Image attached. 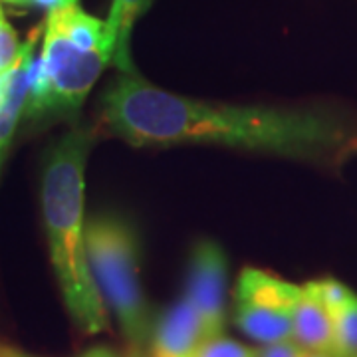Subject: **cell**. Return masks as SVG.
Masks as SVG:
<instances>
[{"label": "cell", "instance_id": "obj_1", "mask_svg": "<svg viewBox=\"0 0 357 357\" xmlns=\"http://www.w3.org/2000/svg\"><path fill=\"white\" fill-rule=\"evenodd\" d=\"M98 131L133 147L208 145L340 165L357 153V128L318 107L195 100L119 72L100 98Z\"/></svg>", "mask_w": 357, "mask_h": 357}, {"label": "cell", "instance_id": "obj_2", "mask_svg": "<svg viewBox=\"0 0 357 357\" xmlns=\"http://www.w3.org/2000/svg\"><path fill=\"white\" fill-rule=\"evenodd\" d=\"M98 129L76 123L44 157L40 203L50 262L66 310L79 332L109 328L107 306L96 286L86 250V165Z\"/></svg>", "mask_w": 357, "mask_h": 357}, {"label": "cell", "instance_id": "obj_3", "mask_svg": "<svg viewBox=\"0 0 357 357\" xmlns=\"http://www.w3.org/2000/svg\"><path fill=\"white\" fill-rule=\"evenodd\" d=\"M86 250L96 286L114 312L123 337L137 349L149 345L153 319L139 274V236L119 215L102 213L86 222Z\"/></svg>", "mask_w": 357, "mask_h": 357}, {"label": "cell", "instance_id": "obj_4", "mask_svg": "<svg viewBox=\"0 0 357 357\" xmlns=\"http://www.w3.org/2000/svg\"><path fill=\"white\" fill-rule=\"evenodd\" d=\"M107 64L105 52L82 48L46 16L22 121L44 126L76 117Z\"/></svg>", "mask_w": 357, "mask_h": 357}, {"label": "cell", "instance_id": "obj_5", "mask_svg": "<svg viewBox=\"0 0 357 357\" xmlns=\"http://www.w3.org/2000/svg\"><path fill=\"white\" fill-rule=\"evenodd\" d=\"M229 260L222 246L215 241H199L192 246L187 272V294L211 335L225 330Z\"/></svg>", "mask_w": 357, "mask_h": 357}, {"label": "cell", "instance_id": "obj_6", "mask_svg": "<svg viewBox=\"0 0 357 357\" xmlns=\"http://www.w3.org/2000/svg\"><path fill=\"white\" fill-rule=\"evenodd\" d=\"M42 32H44V24H40L30 32L26 42H22L16 62L0 77V173L6 161V155L10 151V143L24 117L26 100H28L34 62H36V48L42 40Z\"/></svg>", "mask_w": 357, "mask_h": 357}, {"label": "cell", "instance_id": "obj_7", "mask_svg": "<svg viewBox=\"0 0 357 357\" xmlns=\"http://www.w3.org/2000/svg\"><path fill=\"white\" fill-rule=\"evenodd\" d=\"M206 337H213L187 298L169 306L153 324L151 357H192Z\"/></svg>", "mask_w": 357, "mask_h": 357}, {"label": "cell", "instance_id": "obj_8", "mask_svg": "<svg viewBox=\"0 0 357 357\" xmlns=\"http://www.w3.org/2000/svg\"><path fill=\"white\" fill-rule=\"evenodd\" d=\"M302 294V286L286 282L258 268H244L236 282V304L241 306L262 307L294 312V306Z\"/></svg>", "mask_w": 357, "mask_h": 357}, {"label": "cell", "instance_id": "obj_9", "mask_svg": "<svg viewBox=\"0 0 357 357\" xmlns=\"http://www.w3.org/2000/svg\"><path fill=\"white\" fill-rule=\"evenodd\" d=\"M292 321V340L300 347L312 351L333 349L335 345L333 314L306 284L302 286V294L294 306Z\"/></svg>", "mask_w": 357, "mask_h": 357}, {"label": "cell", "instance_id": "obj_10", "mask_svg": "<svg viewBox=\"0 0 357 357\" xmlns=\"http://www.w3.org/2000/svg\"><path fill=\"white\" fill-rule=\"evenodd\" d=\"M153 0H114L112 10L105 20L107 48L112 64L119 72H135L131 58V34L139 16L147 13Z\"/></svg>", "mask_w": 357, "mask_h": 357}, {"label": "cell", "instance_id": "obj_11", "mask_svg": "<svg viewBox=\"0 0 357 357\" xmlns=\"http://www.w3.org/2000/svg\"><path fill=\"white\" fill-rule=\"evenodd\" d=\"M335 345L333 351L342 357H357V296L351 294L344 306L333 314Z\"/></svg>", "mask_w": 357, "mask_h": 357}, {"label": "cell", "instance_id": "obj_12", "mask_svg": "<svg viewBox=\"0 0 357 357\" xmlns=\"http://www.w3.org/2000/svg\"><path fill=\"white\" fill-rule=\"evenodd\" d=\"M192 357H256V349H250L241 342H234L218 333L213 337H206L197 347Z\"/></svg>", "mask_w": 357, "mask_h": 357}, {"label": "cell", "instance_id": "obj_13", "mask_svg": "<svg viewBox=\"0 0 357 357\" xmlns=\"http://www.w3.org/2000/svg\"><path fill=\"white\" fill-rule=\"evenodd\" d=\"M306 286L318 296L332 314H335L340 307L344 306L345 302L349 300V296L354 294L345 284L335 280V278H319V280L307 282Z\"/></svg>", "mask_w": 357, "mask_h": 357}, {"label": "cell", "instance_id": "obj_14", "mask_svg": "<svg viewBox=\"0 0 357 357\" xmlns=\"http://www.w3.org/2000/svg\"><path fill=\"white\" fill-rule=\"evenodd\" d=\"M20 48H22V42L18 40L16 30L6 20V14L0 4V74H4L16 62Z\"/></svg>", "mask_w": 357, "mask_h": 357}, {"label": "cell", "instance_id": "obj_15", "mask_svg": "<svg viewBox=\"0 0 357 357\" xmlns=\"http://www.w3.org/2000/svg\"><path fill=\"white\" fill-rule=\"evenodd\" d=\"M304 347L296 344L294 340L286 342H276V344H266L264 347L256 349V357H302Z\"/></svg>", "mask_w": 357, "mask_h": 357}, {"label": "cell", "instance_id": "obj_16", "mask_svg": "<svg viewBox=\"0 0 357 357\" xmlns=\"http://www.w3.org/2000/svg\"><path fill=\"white\" fill-rule=\"evenodd\" d=\"M79 0H28V6H36V8H44V10H56V8H64V6H72L77 4Z\"/></svg>", "mask_w": 357, "mask_h": 357}, {"label": "cell", "instance_id": "obj_17", "mask_svg": "<svg viewBox=\"0 0 357 357\" xmlns=\"http://www.w3.org/2000/svg\"><path fill=\"white\" fill-rule=\"evenodd\" d=\"M79 357H123V356L115 354V351L107 349V347H102V345H98V347H91V349H88L86 354H82Z\"/></svg>", "mask_w": 357, "mask_h": 357}, {"label": "cell", "instance_id": "obj_18", "mask_svg": "<svg viewBox=\"0 0 357 357\" xmlns=\"http://www.w3.org/2000/svg\"><path fill=\"white\" fill-rule=\"evenodd\" d=\"M302 357H342L340 354H335L333 349H324V351H312V349H304Z\"/></svg>", "mask_w": 357, "mask_h": 357}, {"label": "cell", "instance_id": "obj_19", "mask_svg": "<svg viewBox=\"0 0 357 357\" xmlns=\"http://www.w3.org/2000/svg\"><path fill=\"white\" fill-rule=\"evenodd\" d=\"M14 351H16V349H10V347L0 345V357H16L14 356Z\"/></svg>", "mask_w": 357, "mask_h": 357}, {"label": "cell", "instance_id": "obj_20", "mask_svg": "<svg viewBox=\"0 0 357 357\" xmlns=\"http://www.w3.org/2000/svg\"><path fill=\"white\" fill-rule=\"evenodd\" d=\"M6 4H14V6H28V0H0Z\"/></svg>", "mask_w": 357, "mask_h": 357}, {"label": "cell", "instance_id": "obj_21", "mask_svg": "<svg viewBox=\"0 0 357 357\" xmlns=\"http://www.w3.org/2000/svg\"><path fill=\"white\" fill-rule=\"evenodd\" d=\"M14 356L16 357H32V356H26V354H20V351H14Z\"/></svg>", "mask_w": 357, "mask_h": 357}, {"label": "cell", "instance_id": "obj_22", "mask_svg": "<svg viewBox=\"0 0 357 357\" xmlns=\"http://www.w3.org/2000/svg\"><path fill=\"white\" fill-rule=\"evenodd\" d=\"M0 77H2V74H0Z\"/></svg>", "mask_w": 357, "mask_h": 357}]
</instances>
